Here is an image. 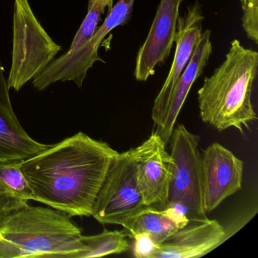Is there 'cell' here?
<instances>
[{
  "label": "cell",
  "instance_id": "15",
  "mask_svg": "<svg viewBox=\"0 0 258 258\" xmlns=\"http://www.w3.org/2000/svg\"><path fill=\"white\" fill-rule=\"evenodd\" d=\"M19 161L0 162V219L28 206L32 191Z\"/></svg>",
  "mask_w": 258,
  "mask_h": 258
},
{
  "label": "cell",
  "instance_id": "2",
  "mask_svg": "<svg viewBox=\"0 0 258 258\" xmlns=\"http://www.w3.org/2000/svg\"><path fill=\"white\" fill-rule=\"evenodd\" d=\"M257 69V52L232 40L223 62L204 79L198 91L202 121L219 131L248 129L256 119L251 95Z\"/></svg>",
  "mask_w": 258,
  "mask_h": 258
},
{
  "label": "cell",
  "instance_id": "16",
  "mask_svg": "<svg viewBox=\"0 0 258 258\" xmlns=\"http://www.w3.org/2000/svg\"><path fill=\"white\" fill-rule=\"evenodd\" d=\"M125 233L131 238L137 233L150 235L158 244L165 241L178 230L164 210L154 206H144L121 225Z\"/></svg>",
  "mask_w": 258,
  "mask_h": 258
},
{
  "label": "cell",
  "instance_id": "3",
  "mask_svg": "<svg viewBox=\"0 0 258 258\" xmlns=\"http://www.w3.org/2000/svg\"><path fill=\"white\" fill-rule=\"evenodd\" d=\"M0 236L21 257H69L84 250L81 229L58 210L28 205L0 219Z\"/></svg>",
  "mask_w": 258,
  "mask_h": 258
},
{
  "label": "cell",
  "instance_id": "10",
  "mask_svg": "<svg viewBox=\"0 0 258 258\" xmlns=\"http://www.w3.org/2000/svg\"><path fill=\"white\" fill-rule=\"evenodd\" d=\"M244 163L218 143L210 145L202 155V195L207 214L225 199L241 190Z\"/></svg>",
  "mask_w": 258,
  "mask_h": 258
},
{
  "label": "cell",
  "instance_id": "12",
  "mask_svg": "<svg viewBox=\"0 0 258 258\" xmlns=\"http://www.w3.org/2000/svg\"><path fill=\"white\" fill-rule=\"evenodd\" d=\"M226 240V229L217 220H189L186 226L158 245L153 258L201 257Z\"/></svg>",
  "mask_w": 258,
  "mask_h": 258
},
{
  "label": "cell",
  "instance_id": "4",
  "mask_svg": "<svg viewBox=\"0 0 258 258\" xmlns=\"http://www.w3.org/2000/svg\"><path fill=\"white\" fill-rule=\"evenodd\" d=\"M61 50L36 17L28 0H15L9 89L19 92L40 75Z\"/></svg>",
  "mask_w": 258,
  "mask_h": 258
},
{
  "label": "cell",
  "instance_id": "19",
  "mask_svg": "<svg viewBox=\"0 0 258 258\" xmlns=\"http://www.w3.org/2000/svg\"><path fill=\"white\" fill-rule=\"evenodd\" d=\"M241 11V26L247 38L258 35V0H240Z\"/></svg>",
  "mask_w": 258,
  "mask_h": 258
},
{
  "label": "cell",
  "instance_id": "1",
  "mask_svg": "<svg viewBox=\"0 0 258 258\" xmlns=\"http://www.w3.org/2000/svg\"><path fill=\"white\" fill-rule=\"evenodd\" d=\"M119 152L79 132L23 160L19 167L32 200L70 217H90L111 161Z\"/></svg>",
  "mask_w": 258,
  "mask_h": 258
},
{
  "label": "cell",
  "instance_id": "21",
  "mask_svg": "<svg viewBox=\"0 0 258 258\" xmlns=\"http://www.w3.org/2000/svg\"><path fill=\"white\" fill-rule=\"evenodd\" d=\"M21 257V250L13 243L0 236V258Z\"/></svg>",
  "mask_w": 258,
  "mask_h": 258
},
{
  "label": "cell",
  "instance_id": "6",
  "mask_svg": "<svg viewBox=\"0 0 258 258\" xmlns=\"http://www.w3.org/2000/svg\"><path fill=\"white\" fill-rule=\"evenodd\" d=\"M170 142L173 170L167 205L177 202L185 205L189 220L208 218L202 195L199 137L180 124L173 128Z\"/></svg>",
  "mask_w": 258,
  "mask_h": 258
},
{
  "label": "cell",
  "instance_id": "7",
  "mask_svg": "<svg viewBox=\"0 0 258 258\" xmlns=\"http://www.w3.org/2000/svg\"><path fill=\"white\" fill-rule=\"evenodd\" d=\"M132 149L111 161L92 216L102 224H123L144 207Z\"/></svg>",
  "mask_w": 258,
  "mask_h": 258
},
{
  "label": "cell",
  "instance_id": "8",
  "mask_svg": "<svg viewBox=\"0 0 258 258\" xmlns=\"http://www.w3.org/2000/svg\"><path fill=\"white\" fill-rule=\"evenodd\" d=\"M204 20L202 5L199 0L188 6L183 16L178 19L173 62L152 107V118L156 127L155 132H158L162 126L175 86L188 64L203 32Z\"/></svg>",
  "mask_w": 258,
  "mask_h": 258
},
{
  "label": "cell",
  "instance_id": "18",
  "mask_svg": "<svg viewBox=\"0 0 258 258\" xmlns=\"http://www.w3.org/2000/svg\"><path fill=\"white\" fill-rule=\"evenodd\" d=\"M114 7L113 0H89L88 10L85 19L74 37L69 51L74 50L90 40L99 28V22L108 9V13Z\"/></svg>",
  "mask_w": 258,
  "mask_h": 258
},
{
  "label": "cell",
  "instance_id": "11",
  "mask_svg": "<svg viewBox=\"0 0 258 258\" xmlns=\"http://www.w3.org/2000/svg\"><path fill=\"white\" fill-rule=\"evenodd\" d=\"M184 0H161L147 37L137 52L134 76L147 81L170 56L175 43L179 8Z\"/></svg>",
  "mask_w": 258,
  "mask_h": 258
},
{
  "label": "cell",
  "instance_id": "14",
  "mask_svg": "<svg viewBox=\"0 0 258 258\" xmlns=\"http://www.w3.org/2000/svg\"><path fill=\"white\" fill-rule=\"evenodd\" d=\"M211 37V31L210 30L207 29L202 32L199 43L188 64L175 86L162 126L158 132H154L161 137L166 145L170 142L175 123L191 87L196 80L203 74L212 54L213 46Z\"/></svg>",
  "mask_w": 258,
  "mask_h": 258
},
{
  "label": "cell",
  "instance_id": "9",
  "mask_svg": "<svg viewBox=\"0 0 258 258\" xmlns=\"http://www.w3.org/2000/svg\"><path fill=\"white\" fill-rule=\"evenodd\" d=\"M166 146L161 137L153 133L144 143L132 149L145 206L161 209L168 202L173 160Z\"/></svg>",
  "mask_w": 258,
  "mask_h": 258
},
{
  "label": "cell",
  "instance_id": "17",
  "mask_svg": "<svg viewBox=\"0 0 258 258\" xmlns=\"http://www.w3.org/2000/svg\"><path fill=\"white\" fill-rule=\"evenodd\" d=\"M124 231L104 229L98 235H83L84 250L72 255V258L101 257L110 254H119L130 248Z\"/></svg>",
  "mask_w": 258,
  "mask_h": 258
},
{
  "label": "cell",
  "instance_id": "13",
  "mask_svg": "<svg viewBox=\"0 0 258 258\" xmlns=\"http://www.w3.org/2000/svg\"><path fill=\"white\" fill-rule=\"evenodd\" d=\"M50 146L31 138L18 120L12 105L4 67L0 61V162L22 161Z\"/></svg>",
  "mask_w": 258,
  "mask_h": 258
},
{
  "label": "cell",
  "instance_id": "5",
  "mask_svg": "<svg viewBox=\"0 0 258 258\" xmlns=\"http://www.w3.org/2000/svg\"><path fill=\"white\" fill-rule=\"evenodd\" d=\"M134 2L135 0H119L93 37L78 49L68 51L53 60L34 78L33 87L38 91H44L55 83L72 81L81 88L93 64L97 61L105 63L99 55L101 43L114 28L125 25L131 20Z\"/></svg>",
  "mask_w": 258,
  "mask_h": 258
},
{
  "label": "cell",
  "instance_id": "20",
  "mask_svg": "<svg viewBox=\"0 0 258 258\" xmlns=\"http://www.w3.org/2000/svg\"><path fill=\"white\" fill-rule=\"evenodd\" d=\"M131 238L134 240L133 254L137 258H153L159 244L146 233H137Z\"/></svg>",
  "mask_w": 258,
  "mask_h": 258
}]
</instances>
